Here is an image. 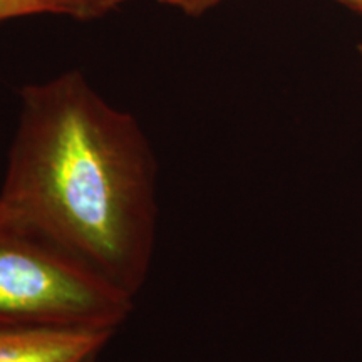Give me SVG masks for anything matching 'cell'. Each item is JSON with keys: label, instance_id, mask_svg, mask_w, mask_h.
Listing matches in <instances>:
<instances>
[{"label": "cell", "instance_id": "4", "mask_svg": "<svg viewBox=\"0 0 362 362\" xmlns=\"http://www.w3.org/2000/svg\"><path fill=\"white\" fill-rule=\"evenodd\" d=\"M56 16H69L74 19H94L116 11L131 0H47Z\"/></svg>", "mask_w": 362, "mask_h": 362}, {"label": "cell", "instance_id": "8", "mask_svg": "<svg viewBox=\"0 0 362 362\" xmlns=\"http://www.w3.org/2000/svg\"><path fill=\"white\" fill-rule=\"evenodd\" d=\"M357 51H359V57H361V66H362V44H359V47H357Z\"/></svg>", "mask_w": 362, "mask_h": 362}, {"label": "cell", "instance_id": "7", "mask_svg": "<svg viewBox=\"0 0 362 362\" xmlns=\"http://www.w3.org/2000/svg\"><path fill=\"white\" fill-rule=\"evenodd\" d=\"M337 2L344 4V6L352 8V11L362 13V0H337Z\"/></svg>", "mask_w": 362, "mask_h": 362}, {"label": "cell", "instance_id": "6", "mask_svg": "<svg viewBox=\"0 0 362 362\" xmlns=\"http://www.w3.org/2000/svg\"><path fill=\"white\" fill-rule=\"evenodd\" d=\"M165 6L180 8L187 13H202L208 11L210 7L216 6L221 0H160Z\"/></svg>", "mask_w": 362, "mask_h": 362}, {"label": "cell", "instance_id": "9", "mask_svg": "<svg viewBox=\"0 0 362 362\" xmlns=\"http://www.w3.org/2000/svg\"><path fill=\"white\" fill-rule=\"evenodd\" d=\"M86 362H98V357H93V359H89V361H86Z\"/></svg>", "mask_w": 362, "mask_h": 362}, {"label": "cell", "instance_id": "2", "mask_svg": "<svg viewBox=\"0 0 362 362\" xmlns=\"http://www.w3.org/2000/svg\"><path fill=\"white\" fill-rule=\"evenodd\" d=\"M133 300L56 248L0 228V325L117 330Z\"/></svg>", "mask_w": 362, "mask_h": 362}, {"label": "cell", "instance_id": "5", "mask_svg": "<svg viewBox=\"0 0 362 362\" xmlns=\"http://www.w3.org/2000/svg\"><path fill=\"white\" fill-rule=\"evenodd\" d=\"M37 13H54L51 4L47 0H0V21Z\"/></svg>", "mask_w": 362, "mask_h": 362}, {"label": "cell", "instance_id": "1", "mask_svg": "<svg viewBox=\"0 0 362 362\" xmlns=\"http://www.w3.org/2000/svg\"><path fill=\"white\" fill-rule=\"evenodd\" d=\"M156 161L141 126L67 71L21 90L0 228L136 297L156 242Z\"/></svg>", "mask_w": 362, "mask_h": 362}, {"label": "cell", "instance_id": "3", "mask_svg": "<svg viewBox=\"0 0 362 362\" xmlns=\"http://www.w3.org/2000/svg\"><path fill=\"white\" fill-rule=\"evenodd\" d=\"M111 329L0 325V362H86L115 337Z\"/></svg>", "mask_w": 362, "mask_h": 362}]
</instances>
